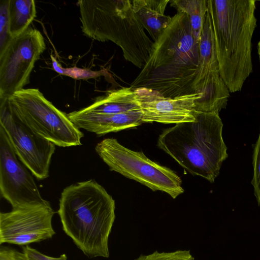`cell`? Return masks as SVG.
Instances as JSON below:
<instances>
[{"label":"cell","mask_w":260,"mask_h":260,"mask_svg":"<svg viewBox=\"0 0 260 260\" xmlns=\"http://www.w3.org/2000/svg\"><path fill=\"white\" fill-rule=\"evenodd\" d=\"M199 65V43L187 15L177 12L168 27L154 42L149 58L131 84L165 98L194 93Z\"/></svg>","instance_id":"6da1fadb"},{"label":"cell","mask_w":260,"mask_h":260,"mask_svg":"<svg viewBox=\"0 0 260 260\" xmlns=\"http://www.w3.org/2000/svg\"><path fill=\"white\" fill-rule=\"evenodd\" d=\"M115 210L112 197L90 179L63 189L57 213L64 233L87 257L108 258Z\"/></svg>","instance_id":"7a4b0ae2"},{"label":"cell","mask_w":260,"mask_h":260,"mask_svg":"<svg viewBox=\"0 0 260 260\" xmlns=\"http://www.w3.org/2000/svg\"><path fill=\"white\" fill-rule=\"evenodd\" d=\"M255 0H207L219 70L230 92L241 90L253 71Z\"/></svg>","instance_id":"3957f363"},{"label":"cell","mask_w":260,"mask_h":260,"mask_svg":"<svg viewBox=\"0 0 260 260\" xmlns=\"http://www.w3.org/2000/svg\"><path fill=\"white\" fill-rule=\"evenodd\" d=\"M193 121L176 124L159 135L157 146L192 175L213 183L228 157L219 113L195 110Z\"/></svg>","instance_id":"277c9868"},{"label":"cell","mask_w":260,"mask_h":260,"mask_svg":"<svg viewBox=\"0 0 260 260\" xmlns=\"http://www.w3.org/2000/svg\"><path fill=\"white\" fill-rule=\"evenodd\" d=\"M82 31L100 42L111 41L120 47L125 59L142 69L154 42L135 16L130 0L78 2Z\"/></svg>","instance_id":"5b68a950"},{"label":"cell","mask_w":260,"mask_h":260,"mask_svg":"<svg viewBox=\"0 0 260 260\" xmlns=\"http://www.w3.org/2000/svg\"><path fill=\"white\" fill-rule=\"evenodd\" d=\"M6 100L10 111L34 133L59 147L82 145L84 134L68 115L37 88L22 89Z\"/></svg>","instance_id":"8992f818"},{"label":"cell","mask_w":260,"mask_h":260,"mask_svg":"<svg viewBox=\"0 0 260 260\" xmlns=\"http://www.w3.org/2000/svg\"><path fill=\"white\" fill-rule=\"evenodd\" d=\"M95 150L111 171L153 191L165 192L173 199L184 192L182 180L173 171L150 160L142 152L126 148L115 139H104Z\"/></svg>","instance_id":"52a82bcc"},{"label":"cell","mask_w":260,"mask_h":260,"mask_svg":"<svg viewBox=\"0 0 260 260\" xmlns=\"http://www.w3.org/2000/svg\"><path fill=\"white\" fill-rule=\"evenodd\" d=\"M46 49L41 32L29 27L0 52V98L7 100L29 82L36 62Z\"/></svg>","instance_id":"ba28073f"},{"label":"cell","mask_w":260,"mask_h":260,"mask_svg":"<svg viewBox=\"0 0 260 260\" xmlns=\"http://www.w3.org/2000/svg\"><path fill=\"white\" fill-rule=\"evenodd\" d=\"M28 170L18 157L0 125V190L12 209L51 206L42 197Z\"/></svg>","instance_id":"9c48e42d"},{"label":"cell","mask_w":260,"mask_h":260,"mask_svg":"<svg viewBox=\"0 0 260 260\" xmlns=\"http://www.w3.org/2000/svg\"><path fill=\"white\" fill-rule=\"evenodd\" d=\"M0 125L21 161L38 179L47 178L56 145L34 133L13 114L6 100H1Z\"/></svg>","instance_id":"30bf717a"},{"label":"cell","mask_w":260,"mask_h":260,"mask_svg":"<svg viewBox=\"0 0 260 260\" xmlns=\"http://www.w3.org/2000/svg\"><path fill=\"white\" fill-rule=\"evenodd\" d=\"M51 206L12 209L0 213V244L28 245L50 239L55 232Z\"/></svg>","instance_id":"8fae6325"},{"label":"cell","mask_w":260,"mask_h":260,"mask_svg":"<svg viewBox=\"0 0 260 260\" xmlns=\"http://www.w3.org/2000/svg\"><path fill=\"white\" fill-rule=\"evenodd\" d=\"M142 113L143 122L177 124L195 120L194 93L175 98H165L158 92L144 87L133 89Z\"/></svg>","instance_id":"7c38bea8"},{"label":"cell","mask_w":260,"mask_h":260,"mask_svg":"<svg viewBox=\"0 0 260 260\" xmlns=\"http://www.w3.org/2000/svg\"><path fill=\"white\" fill-rule=\"evenodd\" d=\"M67 115L77 128L98 136L134 128L144 123L141 110L117 114H102L86 112L81 109Z\"/></svg>","instance_id":"4fadbf2b"},{"label":"cell","mask_w":260,"mask_h":260,"mask_svg":"<svg viewBox=\"0 0 260 260\" xmlns=\"http://www.w3.org/2000/svg\"><path fill=\"white\" fill-rule=\"evenodd\" d=\"M200 96L194 101V110L202 112L217 113L227 106L230 91L219 70L211 72L194 89Z\"/></svg>","instance_id":"5bb4252c"},{"label":"cell","mask_w":260,"mask_h":260,"mask_svg":"<svg viewBox=\"0 0 260 260\" xmlns=\"http://www.w3.org/2000/svg\"><path fill=\"white\" fill-rule=\"evenodd\" d=\"M169 0L132 1L134 14L149 33L153 42L158 40L171 23L172 17L165 14Z\"/></svg>","instance_id":"9a60e30c"},{"label":"cell","mask_w":260,"mask_h":260,"mask_svg":"<svg viewBox=\"0 0 260 260\" xmlns=\"http://www.w3.org/2000/svg\"><path fill=\"white\" fill-rule=\"evenodd\" d=\"M141 110L137 95L130 87L110 90L96 97L93 103L82 109L86 112L102 114H117Z\"/></svg>","instance_id":"2e32d148"},{"label":"cell","mask_w":260,"mask_h":260,"mask_svg":"<svg viewBox=\"0 0 260 260\" xmlns=\"http://www.w3.org/2000/svg\"><path fill=\"white\" fill-rule=\"evenodd\" d=\"M219 70L214 38L208 13H206L199 42V65L194 88L211 72Z\"/></svg>","instance_id":"e0dca14e"},{"label":"cell","mask_w":260,"mask_h":260,"mask_svg":"<svg viewBox=\"0 0 260 260\" xmlns=\"http://www.w3.org/2000/svg\"><path fill=\"white\" fill-rule=\"evenodd\" d=\"M35 2L33 0H10L9 5V33L17 37L26 31L36 17Z\"/></svg>","instance_id":"ac0fdd59"},{"label":"cell","mask_w":260,"mask_h":260,"mask_svg":"<svg viewBox=\"0 0 260 260\" xmlns=\"http://www.w3.org/2000/svg\"><path fill=\"white\" fill-rule=\"evenodd\" d=\"M170 2L177 12L187 15L193 34L199 43L208 10L207 0H171Z\"/></svg>","instance_id":"d6986e66"},{"label":"cell","mask_w":260,"mask_h":260,"mask_svg":"<svg viewBox=\"0 0 260 260\" xmlns=\"http://www.w3.org/2000/svg\"><path fill=\"white\" fill-rule=\"evenodd\" d=\"M52 68L58 74L69 76L76 80L96 78L101 76H105V70L92 71L88 69L80 68L77 67L64 68L58 62L56 59L50 55Z\"/></svg>","instance_id":"ffe728a7"},{"label":"cell","mask_w":260,"mask_h":260,"mask_svg":"<svg viewBox=\"0 0 260 260\" xmlns=\"http://www.w3.org/2000/svg\"><path fill=\"white\" fill-rule=\"evenodd\" d=\"M9 1L1 0L0 3V52L12 39L9 33Z\"/></svg>","instance_id":"44dd1931"},{"label":"cell","mask_w":260,"mask_h":260,"mask_svg":"<svg viewBox=\"0 0 260 260\" xmlns=\"http://www.w3.org/2000/svg\"><path fill=\"white\" fill-rule=\"evenodd\" d=\"M135 260H194L189 250H177L171 252L155 251L150 254L141 255Z\"/></svg>","instance_id":"7402d4cb"},{"label":"cell","mask_w":260,"mask_h":260,"mask_svg":"<svg viewBox=\"0 0 260 260\" xmlns=\"http://www.w3.org/2000/svg\"><path fill=\"white\" fill-rule=\"evenodd\" d=\"M253 175L251 184L254 194L260 207V130L258 139L254 146L253 154Z\"/></svg>","instance_id":"603a6c76"},{"label":"cell","mask_w":260,"mask_h":260,"mask_svg":"<svg viewBox=\"0 0 260 260\" xmlns=\"http://www.w3.org/2000/svg\"><path fill=\"white\" fill-rule=\"evenodd\" d=\"M22 250L27 260H67L66 254H61L58 257H51L43 254L28 245L23 247Z\"/></svg>","instance_id":"cb8c5ba5"},{"label":"cell","mask_w":260,"mask_h":260,"mask_svg":"<svg viewBox=\"0 0 260 260\" xmlns=\"http://www.w3.org/2000/svg\"><path fill=\"white\" fill-rule=\"evenodd\" d=\"M0 260H27L23 252L7 247H1Z\"/></svg>","instance_id":"d4e9b609"},{"label":"cell","mask_w":260,"mask_h":260,"mask_svg":"<svg viewBox=\"0 0 260 260\" xmlns=\"http://www.w3.org/2000/svg\"><path fill=\"white\" fill-rule=\"evenodd\" d=\"M257 50H258V52H260V39L257 44Z\"/></svg>","instance_id":"484cf974"},{"label":"cell","mask_w":260,"mask_h":260,"mask_svg":"<svg viewBox=\"0 0 260 260\" xmlns=\"http://www.w3.org/2000/svg\"><path fill=\"white\" fill-rule=\"evenodd\" d=\"M258 56H259V64H260V52H258Z\"/></svg>","instance_id":"4316f807"}]
</instances>
